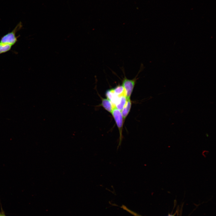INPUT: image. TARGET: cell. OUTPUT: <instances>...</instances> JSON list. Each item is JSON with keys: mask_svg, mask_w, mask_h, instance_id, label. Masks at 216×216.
<instances>
[{"mask_svg": "<svg viewBox=\"0 0 216 216\" xmlns=\"http://www.w3.org/2000/svg\"><path fill=\"white\" fill-rule=\"evenodd\" d=\"M22 26L20 22L16 26L11 32H9L2 36L0 40V44L2 45L8 44L13 46L18 41L17 39L20 37L16 36V33L20 30Z\"/></svg>", "mask_w": 216, "mask_h": 216, "instance_id": "cell-1", "label": "cell"}, {"mask_svg": "<svg viewBox=\"0 0 216 216\" xmlns=\"http://www.w3.org/2000/svg\"><path fill=\"white\" fill-rule=\"evenodd\" d=\"M116 122L118 128L119 133V141L117 149L119 146H120L122 139V128L123 120L121 112L118 110L115 106H114L111 113Z\"/></svg>", "mask_w": 216, "mask_h": 216, "instance_id": "cell-2", "label": "cell"}, {"mask_svg": "<svg viewBox=\"0 0 216 216\" xmlns=\"http://www.w3.org/2000/svg\"><path fill=\"white\" fill-rule=\"evenodd\" d=\"M136 77V76L134 79L130 80L127 78L125 76L122 80V85L125 90L127 99L130 98L137 80Z\"/></svg>", "mask_w": 216, "mask_h": 216, "instance_id": "cell-3", "label": "cell"}, {"mask_svg": "<svg viewBox=\"0 0 216 216\" xmlns=\"http://www.w3.org/2000/svg\"><path fill=\"white\" fill-rule=\"evenodd\" d=\"M131 101L130 99H127L126 102L121 111L124 123V120L129 114L131 106Z\"/></svg>", "mask_w": 216, "mask_h": 216, "instance_id": "cell-4", "label": "cell"}, {"mask_svg": "<svg viewBox=\"0 0 216 216\" xmlns=\"http://www.w3.org/2000/svg\"><path fill=\"white\" fill-rule=\"evenodd\" d=\"M103 106L107 111L111 113L114 105L108 98H102L101 103L100 105Z\"/></svg>", "mask_w": 216, "mask_h": 216, "instance_id": "cell-5", "label": "cell"}, {"mask_svg": "<svg viewBox=\"0 0 216 216\" xmlns=\"http://www.w3.org/2000/svg\"><path fill=\"white\" fill-rule=\"evenodd\" d=\"M112 89L116 95L119 97H121L123 95L126 96L125 90L122 85L118 86Z\"/></svg>", "mask_w": 216, "mask_h": 216, "instance_id": "cell-6", "label": "cell"}, {"mask_svg": "<svg viewBox=\"0 0 216 216\" xmlns=\"http://www.w3.org/2000/svg\"><path fill=\"white\" fill-rule=\"evenodd\" d=\"M127 100V98L126 96L125 95L123 96L115 106L118 110L121 111L126 102Z\"/></svg>", "mask_w": 216, "mask_h": 216, "instance_id": "cell-7", "label": "cell"}, {"mask_svg": "<svg viewBox=\"0 0 216 216\" xmlns=\"http://www.w3.org/2000/svg\"><path fill=\"white\" fill-rule=\"evenodd\" d=\"M12 46L10 45H2L0 44V55L10 51Z\"/></svg>", "mask_w": 216, "mask_h": 216, "instance_id": "cell-8", "label": "cell"}, {"mask_svg": "<svg viewBox=\"0 0 216 216\" xmlns=\"http://www.w3.org/2000/svg\"><path fill=\"white\" fill-rule=\"evenodd\" d=\"M0 216H6L5 214L3 212H2L1 213H0Z\"/></svg>", "mask_w": 216, "mask_h": 216, "instance_id": "cell-9", "label": "cell"}, {"mask_svg": "<svg viewBox=\"0 0 216 216\" xmlns=\"http://www.w3.org/2000/svg\"><path fill=\"white\" fill-rule=\"evenodd\" d=\"M174 215H169L168 216H174Z\"/></svg>", "mask_w": 216, "mask_h": 216, "instance_id": "cell-10", "label": "cell"}]
</instances>
